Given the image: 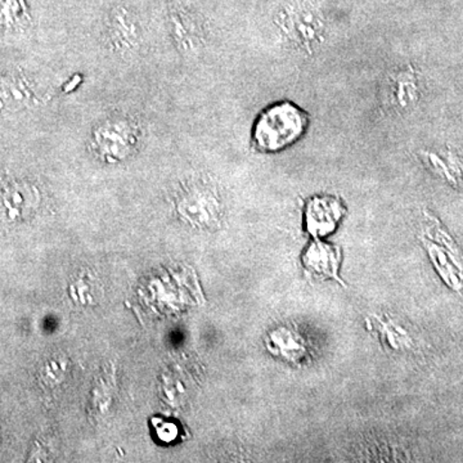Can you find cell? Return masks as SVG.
<instances>
[{
    "instance_id": "cell-1",
    "label": "cell",
    "mask_w": 463,
    "mask_h": 463,
    "mask_svg": "<svg viewBox=\"0 0 463 463\" xmlns=\"http://www.w3.org/2000/svg\"><path fill=\"white\" fill-rule=\"evenodd\" d=\"M309 118L300 108L285 100L265 109L254 128V142L259 151H282L298 142L307 132Z\"/></svg>"
},
{
    "instance_id": "cell-2",
    "label": "cell",
    "mask_w": 463,
    "mask_h": 463,
    "mask_svg": "<svg viewBox=\"0 0 463 463\" xmlns=\"http://www.w3.org/2000/svg\"><path fill=\"white\" fill-rule=\"evenodd\" d=\"M138 130L128 118H111L94 133V149L109 163L124 160L133 154Z\"/></svg>"
},
{
    "instance_id": "cell-3",
    "label": "cell",
    "mask_w": 463,
    "mask_h": 463,
    "mask_svg": "<svg viewBox=\"0 0 463 463\" xmlns=\"http://www.w3.org/2000/svg\"><path fill=\"white\" fill-rule=\"evenodd\" d=\"M281 27L288 41L301 50L312 51L322 43L321 18L307 9L285 12Z\"/></svg>"
},
{
    "instance_id": "cell-4",
    "label": "cell",
    "mask_w": 463,
    "mask_h": 463,
    "mask_svg": "<svg viewBox=\"0 0 463 463\" xmlns=\"http://www.w3.org/2000/svg\"><path fill=\"white\" fill-rule=\"evenodd\" d=\"M345 214V207L336 197H313L306 210L307 231L312 236L323 237L336 230Z\"/></svg>"
},
{
    "instance_id": "cell-5",
    "label": "cell",
    "mask_w": 463,
    "mask_h": 463,
    "mask_svg": "<svg viewBox=\"0 0 463 463\" xmlns=\"http://www.w3.org/2000/svg\"><path fill=\"white\" fill-rule=\"evenodd\" d=\"M109 38L115 51L129 54L138 48L141 32L136 17L125 8L112 12L109 20Z\"/></svg>"
},
{
    "instance_id": "cell-6",
    "label": "cell",
    "mask_w": 463,
    "mask_h": 463,
    "mask_svg": "<svg viewBox=\"0 0 463 463\" xmlns=\"http://www.w3.org/2000/svg\"><path fill=\"white\" fill-rule=\"evenodd\" d=\"M36 102L32 83L24 75L0 76V112H14L30 108Z\"/></svg>"
},
{
    "instance_id": "cell-7",
    "label": "cell",
    "mask_w": 463,
    "mask_h": 463,
    "mask_svg": "<svg viewBox=\"0 0 463 463\" xmlns=\"http://www.w3.org/2000/svg\"><path fill=\"white\" fill-rule=\"evenodd\" d=\"M340 260V249L337 246L321 242V241L313 242L307 249L303 257V263L309 272L326 277V279H334L336 281H340L339 276H337Z\"/></svg>"
},
{
    "instance_id": "cell-8",
    "label": "cell",
    "mask_w": 463,
    "mask_h": 463,
    "mask_svg": "<svg viewBox=\"0 0 463 463\" xmlns=\"http://www.w3.org/2000/svg\"><path fill=\"white\" fill-rule=\"evenodd\" d=\"M172 29L176 44L184 52L199 50L203 41V26L190 12L178 9L172 14Z\"/></svg>"
},
{
    "instance_id": "cell-9",
    "label": "cell",
    "mask_w": 463,
    "mask_h": 463,
    "mask_svg": "<svg viewBox=\"0 0 463 463\" xmlns=\"http://www.w3.org/2000/svg\"><path fill=\"white\" fill-rule=\"evenodd\" d=\"M267 347L279 358L291 364H298L306 356V344L300 335L286 328H279L269 335Z\"/></svg>"
},
{
    "instance_id": "cell-10",
    "label": "cell",
    "mask_w": 463,
    "mask_h": 463,
    "mask_svg": "<svg viewBox=\"0 0 463 463\" xmlns=\"http://www.w3.org/2000/svg\"><path fill=\"white\" fill-rule=\"evenodd\" d=\"M216 203L214 196L207 191L192 190L185 196H183L179 210L181 214L185 216L188 221L203 223L210 221L209 218H214L216 213Z\"/></svg>"
},
{
    "instance_id": "cell-11",
    "label": "cell",
    "mask_w": 463,
    "mask_h": 463,
    "mask_svg": "<svg viewBox=\"0 0 463 463\" xmlns=\"http://www.w3.org/2000/svg\"><path fill=\"white\" fill-rule=\"evenodd\" d=\"M425 157L431 169H434L439 175L444 176L448 182L455 185L463 182V160L461 157L452 152H448L444 156L426 152Z\"/></svg>"
},
{
    "instance_id": "cell-12",
    "label": "cell",
    "mask_w": 463,
    "mask_h": 463,
    "mask_svg": "<svg viewBox=\"0 0 463 463\" xmlns=\"http://www.w3.org/2000/svg\"><path fill=\"white\" fill-rule=\"evenodd\" d=\"M29 23V12L24 0H0V26L5 30H21Z\"/></svg>"
},
{
    "instance_id": "cell-13",
    "label": "cell",
    "mask_w": 463,
    "mask_h": 463,
    "mask_svg": "<svg viewBox=\"0 0 463 463\" xmlns=\"http://www.w3.org/2000/svg\"><path fill=\"white\" fill-rule=\"evenodd\" d=\"M395 99L401 108H411L419 99V81L412 70L398 75L395 81Z\"/></svg>"
},
{
    "instance_id": "cell-14",
    "label": "cell",
    "mask_w": 463,
    "mask_h": 463,
    "mask_svg": "<svg viewBox=\"0 0 463 463\" xmlns=\"http://www.w3.org/2000/svg\"><path fill=\"white\" fill-rule=\"evenodd\" d=\"M157 435L161 439H163L165 443H169V441L174 440L178 435V429L175 428V425L169 422H161L160 426H157Z\"/></svg>"
}]
</instances>
